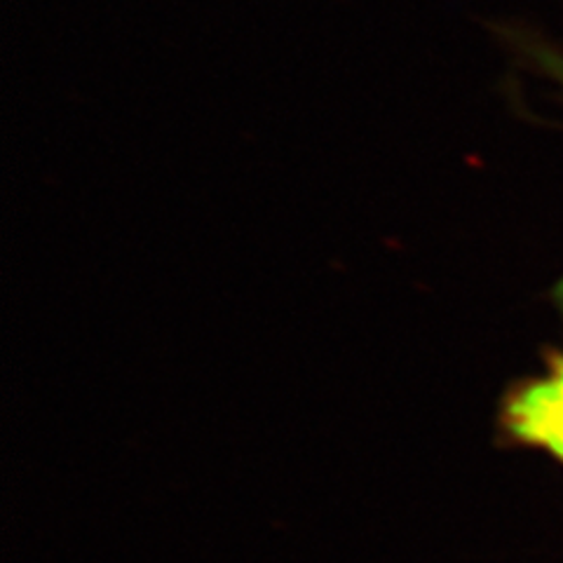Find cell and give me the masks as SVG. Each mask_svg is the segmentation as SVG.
I'll use <instances>...</instances> for the list:
<instances>
[{"mask_svg": "<svg viewBox=\"0 0 563 563\" xmlns=\"http://www.w3.org/2000/svg\"><path fill=\"white\" fill-rule=\"evenodd\" d=\"M498 420L509 444L548 453L563 467V350H550L540 372L509 387Z\"/></svg>", "mask_w": 563, "mask_h": 563, "instance_id": "1", "label": "cell"}, {"mask_svg": "<svg viewBox=\"0 0 563 563\" xmlns=\"http://www.w3.org/2000/svg\"><path fill=\"white\" fill-rule=\"evenodd\" d=\"M517 43L521 55L528 57L538 74L548 78L563 97V49L559 45L536 38V35H519Z\"/></svg>", "mask_w": 563, "mask_h": 563, "instance_id": "2", "label": "cell"}]
</instances>
